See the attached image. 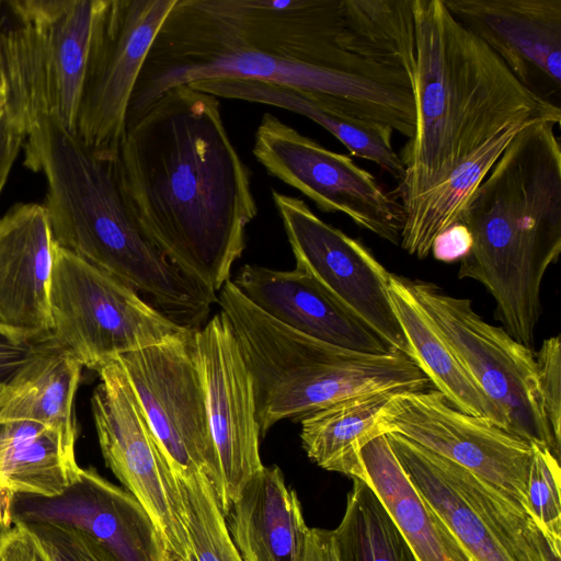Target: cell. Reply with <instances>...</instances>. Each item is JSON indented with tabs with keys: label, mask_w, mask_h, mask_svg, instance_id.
Masks as SVG:
<instances>
[{
	"label": "cell",
	"mask_w": 561,
	"mask_h": 561,
	"mask_svg": "<svg viewBox=\"0 0 561 561\" xmlns=\"http://www.w3.org/2000/svg\"><path fill=\"white\" fill-rule=\"evenodd\" d=\"M3 105H4V95H3L2 80H1V73H0V114L2 112Z\"/></svg>",
	"instance_id": "41"
},
{
	"label": "cell",
	"mask_w": 561,
	"mask_h": 561,
	"mask_svg": "<svg viewBox=\"0 0 561 561\" xmlns=\"http://www.w3.org/2000/svg\"><path fill=\"white\" fill-rule=\"evenodd\" d=\"M100 0H5L0 24L4 107L24 134L39 116L76 133Z\"/></svg>",
	"instance_id": "6"
},
{
	"label": "cell",
	"mask_w": 561,
	"mask_h": 561,
	"mask_svg": "<svg viewBox=\"0 0 561 561\" xmlns=\"http://www.w3.org/2000/svg\"><path fill=\"white\" fill-rule=\"evenodd\" d=\"M163 561H182V560H180L176 556H174L173 553H171L168 550Z\"/></svg>",
	"instance_id": "42"
},
{
	"label": "cell",
	"mask_w": 561,
	"mask_h": 561,
	"mask_svg": "<svg viewBox=\"0 0 561 561\" xmlns=\"http://www.w3.org/2000/svg\"><path fill=\"white\" fill-rule=\"evenodd\" d=\"M194 331L119 355L149 426L171 469L204 471L218 482L216 450L197 366Z\"/></svg>",
	"instance_id": "12"
},
{
	"label": "cell",
	"mask_w": 561,
	"mask_h": 561,
	"mask_svg": "<svg viewBox=\"0 0 561 561\" xmlns=\"http://www.w3.org/2000/svg\"><path fill=\"white\" fill-rule=\"evenodd\" d=\"M412 5L416 126L400 154L404 174L394 196L402 205L508 126L561 121L560 106L527 89L444 0H412Z\"/></svg>",
	"instance_id": "4"
},
{
	"label": "cell",
	"mask_w": 561,
	"mask_h": 561,
	"mask_svg": "<svg viewBox=\"0 0 561 561\" xmlns=\"http://www.w3.org/2000/svg\"><path fill=\"white\" fill-rule=\"evenodd\" d=\"M0 561H53L38 537L22 520L13 518L0 529Z\"/></svg>",
	"instance_id": "35"
},
{
	"label": "cell",
	"mask_w": 561,
	"mask_h": 561,
	"mask_svg": "<svg viewBox=\"0 0 561 561\" xmlns=\"http://www.w3.org/2000/svg\"><path fill=\"white\" fill-rule=\"evenodd\" d=\"M13 518L70 524L94 537L118 561H163L168 551L141 503L93 468H81L77 481L58 496L15 494Z\"/></svg>",
	"instance_id": "18"
},
{
	"label": "cell",
	"mask_w": 561,
	"mask_h": 561,
	"mask_svg": "<svg viewBox=\"0 0 561 561\" xmlns=\"http://www.w3.org/2000/svg\"><path fill=\"white\" fill-rule=\"evenodd\" d=\"M232 283L257 309L307 336L370 354L394 351L300 267L277 271L245 264Z\"/></svg>",
	"instance_id": "19"
},
{
	"label": "cell",
	"mask_w": 561,
	"mask_h": 561,
	"mask_svg": "<svg viewBox=\"0 0 561 561\" xmlns=\"http://www.w3.org/2000/svg\"><path fill=\"white\" fill-rule=\"evenodd\" d=\"M38 537L53 561H118L90 534L54 520L24 522Z\"/></svg>",
	"instance_id": "33"
},
{
	"label": "cell",
	"mask_w": 561,
	"mask_h": 561,
	"mask_svg": "<svg viewBox=\"0 0 561 561\" xmlns=\"http://www.w3.org/2000/svg\"><path fill=\"white\" fill-rule=\"evenodd\" d=\"M525 125L527 124L508 126L481 146L436 186L402 205L404 221L400 244L403 250L419 259H425L431 253L435 238L460 220L477 187Z\"/></svg>",
	"instance_id": "28"
},
{
	"label": "cell",
	"mask_w": 561,
	"mask_h": 561,
	"mask_svg": "<svg viewBox=\"0 0 561 561\" xmlns=\"http://www.w3.org/2000/svg\"><path fill=\"white\" fill-rule=\"evenodd\" d=\"M218 304L251 374L260 437L339 401L378 391H419L428 378L405 354H370L299 333L253 306L228 280Z\"/></svg>",
	"instance_id": "5"
},
{
	"label": "cell",
	"mask_w": 561,
	"mask_h": 561,
	"mask_svg": "<svg viewBox=\"0 0 561 561\" xmlns=\"http://www.w3.org/2000/svg\"><path fill=\"white\" fill-rule=\"evenodd\" d=\"M188 85L218 99L264 104L300 114L327 129L353 156L378 164L399 182L403 178L404 167L391 141L393 130L388 126L352 116L323 95L244 79H213Z\"/></svg>",
	"instance_id": "22"
},
{
	"label": "cell",
	"mask_w": 561,
	"mask_h": 561,
	"mask_svg": "<svg viewBox=\"0 0 561 561\" xmlns=\"http://www.w3.org/2000/svg\"><path fill=\"white\" fill-rule=\"evenodd\" d=\"M342 25V0H175L134 88L126 126L174 87L244 79L323 95L410 139L411 79L344 50Z\"/></svg>",
	"instance_id": "1"
},
{
	"label": "cell",
	"mask_w": 561,
	"mask_h": 561,
	"mask_svg": "<svg viewBox=\"0 0 561 561\" xmlns=\"http://www.w3.org/2000/svg\"><path fill=\"white\" fill-rule=\"evenodd\" d=\"M47 340H24L0 328V387L32 362Z\"/></svg>",
	"instance_id": "36"
},
{
	"label": "cell",
	"mask_w": 561,
	"mask_h": 561,
	"mask_svg": "<svg viewBox=\"0 0 561 561\" xmlns=\"http://www.w3.org/2000/svg\"><path fill=\"white\" fill-rule=\"evenodd\" d=\"M302 561H340L333 530L310 528Z\"/></svg>",
	"instance_id": "39"
},
{
	"label": "cell",
	"mask_w": 561,
	"mask_h": 561,
	"mask_svg": "<svg viewBox=\"0 0 561 561\" xmlns=\"http://www.w3.org/2000/svg\"><path fill=\"white\" fill-rule=\"evenodd\" d=\"M407 280L467 374L504 414L507 432L548 447L560 460V446L543 415L531 348L483 320L469 299L430 282Z\"/></svg>",
	"instance_id": "9"
},
{
	"label": "cell",
	"mask_w": 561,
	"mask_h": 561,
	"mask_svg": "<svg viewBox=\"0 0 561 561\" xmlns=\"http://www.w3.org/2000/svg\"><path fill=\"white\" fill-rule=\"evenodd\" d=\"M194 343L217 456L215 493L226 517L241 488L263 467L253 382L221 311L194 331Z\"/></svg>",
	"instance_id": "16"
},
{
	"label": "cell",
	"mask_w": 561,
	"mask_h": 561,
	"mask_svg": "<svg viewBox=\"0 0 561 561\" xmlns=\"http://www.w3.org/2000/svg\"><path fill=\"white\" fill-rule=\"evenodd\" d=\"M382 422L488 482L526 512L531 446L527 440L451 405L437 390L402 391L386 404Z\"/></svg>",
	"instance_id": "14"
},
{
	"label": "cell",
	"mask_w": 561,
	"mask_h": 561,
	"mask_svg": "<svg viewBox=\"0 0 561 561\" xmlns=\"http://www.w3.org/2000/svg\"><path fill=\"white\" fill-rule=\"evenodd\" d=\"M96 371L91 408L106 466L148 512L168 550L192 561L169 462L123 366L115 358Z\"/></svg>",
	"instance_id": "13"
},
{
	"label": "cell",
	"mask_w": 561,
	"mask_h": 561,
	"mask_svg": "<svg viewBox=\"0 0 561 561\" xmlns=\"http://www.w3.org/2000/svg\"><path fill=\"white\" fill-rule=\"evenodd\" d=\"M365 481L378 496L416 561H473L411 483L386 435L360 450Z\"/></svg>",
	"instance_id": "23"
},
{
	"label": "cell",
	"mask_w": 561,
	"mask_h": 561,
	"mask_svg": "<svg viewBox=\"0 0 561 561\" xmlns=\"http://www.w3.org/2000/svg\"><path fill=\"white\" fill-rule=\"evenodd\" d=\"M174 3L100 0L76 121V134L87 145L118 150L134 88Z\"/></svg>",
	"instance_id": "10"
},
{
	"label": "cell",
	"mask_w": 561,
	"mask_h": 561,
	"mask_svg": "<svg viewBox=\"0 0 561 561\" xmlns=\"http://www.w3.org/2000/svg\"><path fill=\"white\" fill-rule=\"evenodd\" d=\"M444 3L527 89L549 101L551 95H559L561 0H444Z\"/></svg>",
	"instance_id": "17"
},
{
	"label": "cell",
	"mask_w": 561,
	"mask_h": 561,
	"mask_svg": "<svg viewBox=\"0 0 561 561\" xmlns=\"http://www.w3.org/2000/svg\"><path fill=\"white\" fill-rule=\"evenodd\" d=\"M118 168L146 231L188 277L220 290L257 205L219 99L188 84L165 91L126 127Z\"/></svg>",
	"instance_id": "2"
},
{
	"label": "cell",
	"mask_w": 561,
	"mask_h": 561,
	"mask_svg": "<svg viewBox=\"0 0 561 561\" xmlns=\"http://www.w3.org/2000/svg\"><path fill=\"white\" fill-rule=\"evenodd\" d=\"M402 391H378L348 398L300 421V438L307 456L322 469L363 480L360 450L389 433L382 422L386 404Z\"/></svg>",
	"instance_id": "27"
},
{
	"label": "cell",
	"mask_w": 561,
	"mask_h": 561,
	"mask_svg": "<svg viewBox=\"0 0 561 561\" xmlns=\"http://www.w3.org/2000/svg\"><path fill=\"white\" fill-rule=\"evenodd\" d=\"M25 134L11 118L4 105L0 114V194L23 145Z\"/></svg>",
	"instance_id": "38"
},
{
	"label": "cell",
	"mask_w": 561,
	"mask_h": 561,
	"mask_svg": "<svg viewBox=\"0 0 561 561\" xmlns=\"http://www.w3.org/2000/svg\"><path fill=\"white\" fill-rule=\"evenodd\" d=\"M15 494L0 488V529L8 528L13 523V502Z\"/></svg>",
	"instance_id": "40"
},
{
	"label": "cell",
	"mask_w": 561,
	"mask_h": 561,
	"mask_svg": "<svg viewBox=\"0 0 561 561\" xmlns=\"http://www.w3.org/2000/svg\"><path fill=\"white\" fill-rule=\"evenodd\" d=\"M537 378L545 419L554 442L561 446V340H545L535 353Z\"/></svg>",
	"instance_id": "34"
},
{
	"label": "cell",
	"mask_w": 561,
	"mask_h": 561,
	"mask_svg": "<svg viewBox=\"0 0 561 561\" xmlns=\"http://www.w3.org/2000/svg\"><path fill=\"white\" fill-rule=\"evenodd\" d=\"M353 479L345 512L333 529L340 561H416L373 489Z\"/></svg>",
	"instance_id": "30"
},
{
	"label": "cell",
	"mask_w": 561,
	"mask_h": 561,
	"mask_svg": "<svg viewBox=\"0 0 561 561\" xmlns=\"http://www.w3.org/2000/svg\"><path fill=\"white\" fill-rule=\"evenodd\" d=\"M266 172L325 213H343L358 227L399 244L402 204L348 156L329 150L277 116L264 113L252 149Z\"/></svg>",
	"instance_id": "11"
},
{
	"label": "cell",
	"mask_w": 561,
	"mask_h": 561,
	"mask_svg": "<svg viewBox=\"0 0 561 561\" xmlns=\"http://www.w3.org/2000/svg\"><path fill=\"white\" fill-rule=\"evenodd\" d=\"M81 368L71 353L47 340L35 358L0 387V423L35 421L75 445L73 399Z\"/></svg>",
	"instance_id": "25"
},
{
	"label": "cell",
	"mask_w": 561,
	"mask_h": 561,
	"mask_svg": "<svg viewBox=\"0 0 561 561\" xmlns=\"http://www.w3.org/2000/svg\"><path fill=\"white\" fill-rule=\"evenodd\" d=\"M75 445L35 421L0 423V488L13 494L55 497L78 479Z\"/></svg>",
	"instance_id": "26"
},
{
	"label": "cell",
	"mask_w": 561,
	"mask_h": 561,
	"mask_svg": "<svg viewBox=\"0 0 561 561\" xmlns=\"http://www.w3.org/2000/svg\"><path fill=\"white\" fill-rule=\"evenodd\" d=\"M226 522L242 561L304 560L310 528L276 466H263L244 483Z\"/></svg>",
	"instance_id": "21"
},
{
	"label": "cell",
	"mask_w": 561,
	"mask_h": 561,
	"mask_svg": "<svg viewBox=\"0 0 561 561\" xmlns=\"http://www.w3.org/2000/svg\"><path fill=\"white\" fill-rule=\"evenodd\" d=\"M51 339L82 367L164 342L184 328L139 293L54 240L49 284Z\"/></svg>",
	"instance_id": "7"
},
{
	"label": "cell",
	"mask_w": 561,
	"mask_h": 561,
	"mask_svg": "<svg viewBox=\"0 0 561 561\" xmlns=\"http://www.w3.org/2000/svg\"><path fill=\"white\" fill-rule=\"evenodd\" d=\"M471 245L472 237L469 229L458 221L435 238L431 252L436 260L450 263L462 260Z\"/></svg>",
	"instance_id": "37"
},
{
	"label": "cell",
	"mask_w": 561,
	"mask_h": 561,
	"mask_svg": "<svg viewBox=\"0 0 561 561\" xmlns=\"http://www.w3.org/2000/svg\"><path fill=\"white\" fill-rule=\"evenodd\" d=\"M530 446L526 513L551 547L561 552L560 460L546 446Z\"/></svg>",
	"instance_id": "32"
},
{
	"label": "cell",
	"mask_w": 561,
	"mask_h": 561,
	"mask_svg": "<svg viewBox=\"0 0 561 561\" xmlns=\"http://www.w3.org/2000/svg\"><path fill=\"white\" fill-rule=\"evenodd\" d=\"M22 147L24 164L45 175L54 240L148 296L175 323L199 329L218 297L146 231L124 190L118 150L95 149L47 115L31 123Z\"/></svg>",
	"instance_id": "3"
},
{
	"label": "cell",
	"mask_w": 561,
	"mask_h": 561,
	"mask_svg": "<svg viewBox=\"0 0 561 561\" xmlns=\"http://www.w3.org/2000/svg\"><path fill=\"white\" fill-rule=\"evenodd\" d=\"M389 297L407 339L410 358L448 402L460 411L484 417L507 431V421L477 387L443 335L409 288L405 277L390 273Z\"/></svg>",
	"instance_id": "24"
},
{
	"label": "cell",
	"mask_w": 561,
	"mask_h": 561,
	"mask_svg": "<svg viewBox=\"0 0 561 561\" xmlns=\"http://www.w3.org/2000/svg\"><path fill=\"white\" fill-rule=\"evenodd\" d=\"M53 248L43 205L15 204L0 218V328L18 337H51Z\"/></svg>",
	"instance_id": "20"
},
{
	"label": "cell",
	"mask_w": 561,
	"mask_h": 561,
	"mask_svg": "<svg viewBox=\"0 0 561 561\" xmlns=\"http://www.w3.org/2000/svg\"><path fill=\"white\" fill-rule=\"evenodd\" d=\"M386 437L411 483L473 561H561L529 515L497 489L399 433Z\"/></svg>",
	"instance_id": "8"
},
{
	"label": "cell",
	"mask_w": 561,
	"mask_h": 561,
	"mask_svg": "<svg viewBox=\"0 0 561 561\" xmlns=\"http://www.w3.org/2000/svg\"><path fill=\"white\" fill-rule=\"evenodd\" d=\"M340 46L403 70L413 83L415 26L412 0H342Z\"/></svg>",
	"instance_id": "29"
},
{
	"label": "cell",
	"mask_w": 561,
	"mask_h": 561,
	"mask_svg": "<svg viewBox=\"0 0 561 561\" xmlns=\"http://www.w3.org/2000/svg\"><path fill=\"white\" fill-rule=\"evenodd\" d=\"M171 472L192 561H242L208 476Z\"/></svg>",
	"instance_id": "31"
},
{
	"label": "cell",
	"mask_w": 561,
	"mask_h": 561,
	"mask_svg": "<svg viewBox=\"0 0 561 561\" xmlns=\"http://www.w3.org/2000/svg\"><path fill=\"white\" fill-rule=\"evenodd\" d=\"M296 266L371 328L388 345L410 357L389 297L386 267L358 240L319 218L296 196L272 190Z\"/></svg>",
	"instance_id": "15"
}]
</instances>
